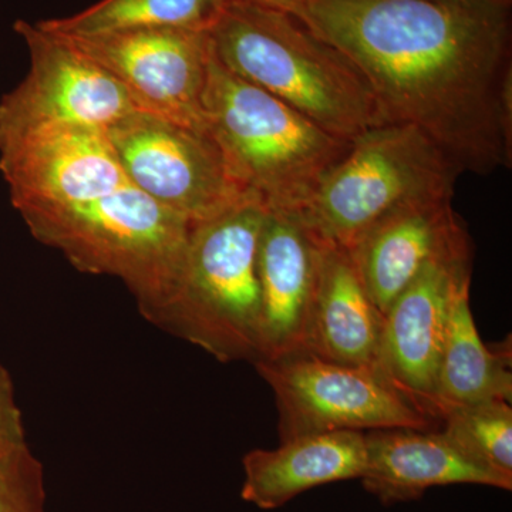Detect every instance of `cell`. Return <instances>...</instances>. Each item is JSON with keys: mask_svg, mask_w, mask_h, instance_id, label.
<instances>
[{"mask_svg": "<svg viewBox=\"0 0 512 512\" xmlns=\"http://www.w3.org/2000/svg\"><path fill=\"white\" fill-rule=\"evenodd\" d=\"M471 282L451 305L436 382L437 419L454 407L512 399L510 346L493 350L481 340L470 308Z\"/></svg>", "mask_w": 512, "mask_h": 512, "instance_id": "ac0fdd59", "label": "cell"}, {"mask_svg": "<svg viewBox=\"0 0 512 512\" xmlns=\"http://www.w3.org/2000/svg\"><path fill=\"white\" fill-rule=\"evenodd\" d=\"M366 431H330L281 441L274 450L249 451L242 460V500L276 510L312 488L362 478Z\"/></svg>", "mask_w": 512, "mask_h": 512, "instance_id": "2e32d148", "label": "cell"}, {"mask_svg": "<svg viewBox=\"0 0 512 512\" xmlns=\"http://www.w3.org/2000/svg\"><path fill=\"white\" fill-rule=\"evenodd\" d=\"M363 487L380 503L416 501L433 487L476 484L512 490V477L468 456L440 430L366 431Z\"/></svg>", "mask_w": 512, "mask_h": 512, "instance_id": "9a60e30c", "label": "cell"}, {"mask_svg": "<svg viewBox=\"0 0 512 512\" xmlns=\"http://www.w3.org/2000/svg\"><path fill=\"white\" fill-rule=\"evenodd\" d=\"M18 212L36 241L83 274L120 279L144 318L173 288L194 227L131 183L93 200Z\"/></svg>", "mask_w": 512, "mask_h": 512, "instance_id": "5b68a950", "label": "cell"}, {"mask_svg": "<svg viewBox=\"0 0 512 512\" xmlns=\"http://www.w3.org/2000/svg\"><path fill=\"white\" fill-rule=\"evenodd\" d=\"M26 441L25 423L16 400L15 383L5 366L0 363V447Z\"/></svg>", "mask_w": 512, "mask_h": 512, "instance_id": "7402d4cb", "label": "cell"}, {"mask_svg": "<svg viewBox=\"0 0 512 512\" xmlns=\"http://www.w3.org/2000/svg\"><path fill=\"white\" fill-rule=\"evenodd\" d=\"M107 134L127 180L192 225L251 200L207 131L137 113Z\"/></svg>", "mask_w": 512, "mask_h": 512, "instance_id": "ba28073f", "label": "cell"}, {"mask_svg": "<svg viewBox=\"0 0 512 512\" xmlns=\"http://www.w3.org/2000/svg\"><path fill=\"white\" fill-rule=\"evenodd\" d=\"M265 215L248 200L194 225L180 274L148 322L220 362L254 365L261 350L258 241Z\"/></svg>", "mask_w": 512, "mask_h": 512, "instance_id": "277c9868", "label": "cell"}, {"mask_svg": "<svg viewBox=\"0 0 512 512\" xmlns=\"http://www.w3.org/2000/svg\"><path fill=\"white\" fill-rule=\"evenodd\" d=\"M228 2L252 3V5L266 6V8L282 10L299 20H302L306 0H228Z\"/></svg>", "mask_w": 512, "mask_h": 512, "instance_id": "603a6c76", "label": "cell"}, {"mask_svg": "<svg viewBox=\"0 0 512 512\" xmlns=\"http://www.w3.org/2000/svg\"><path fill=\"white\" fill-rule=\"evenodd\" d=\"M0 173L18 211L89 201L130 183L107 131L89 127L0 133Z\"/></svg>", "mask_w": 512, "mask_h": 512, "instance_id": "7c38bea8", "label": "cell"}, {"mask_svg": "<svg viewBox=\"0 0 512 512\" xmlns=\"http://www.w3.org/2000/svg\"><path fill=\"white\" fill-rule=\"evenodd\" d=\"M320 244L293 212L266 211L258 241L259 359L305 352ZM256 360V362H258Z\"/></svg>", "mask_w": 512, "mask_h": 512, "instance_id": "4fadbf2b", "label": "cell"}, {"mask_svg": "<svg viewBox=\"0 0 512 512\" xmlns=\"http://www.w3.org/2000/svg\"><path fill=\"white\" fill-rule=\"evenodd\" d=\"M490 2L500 3V5L511 6V0H490Z\"/></svg>", "mask_w": 512, "mask_h": 512, "instance_id": "cb8c5ba5", "label": "cell"}, {"mask_svg": "<svg viewBox=\"0 0 512 512\" xmlns=\"http://www.w3.org/2000/svg\"><path fill=\"white\" fill-rule=\"evenodd\" d=\"M227 3L228 0H100L76 15L37 23L63 36L160 28L210 32Z\"/></svg>", "mask_w": 512, "mask_h": 512, "instance_id": "d6986e66", "label": "cell"}, {"mask_svg": "<svg viewBox=\"0 0 512 512\" xmlns=\"http://www.w3.org/2000/svg\"><path fill=\"white\" fill-rule=\"evenodd\" d=\"M208 35L214 55L229 72L333 136L355 141L386 124L363 73L295 16L228 2Z\"/></svg>", "mask_w": 512, "mask_h": 512, "instance_id": "7a4b0ae2", "label": "cell"}, {"mask_svg": "<svg viewBox=\"0 0 512 512\" xmlns=\"http://www.w3.org/2000/svg\"><path fill=\"white\" fill-rule=\"evenodd\" d=\"M30 55L28 76L0 100V133L40 127L109 130L144 113L127 90L66 37L26 20L15 23Z\"/></svg>", "mask_w": 512, "mask_h": 512, "instance_id": "9c48e42d", "label": "cell"}, {"mask_svg": "<svg viewBox=\"0 0 512 512\" xmlns=\"http://www.w3.org/2000/svg\"><path fill=\"white\" fill-rule=\"evenodd\" d=\"M202 113L232 177L266 211H301L352 146L229 72L212 46Z\"/></svg>", "mask_w": 512, "mask_h": 512, "instance_id": "3957f363", "label": "cell"}, {"mask_svg": "<svg viewBox=\"0 0 512 512\" xmlns=\"http://www.w3.org/2000/svg\"><path fill=\"white\" fill-rule=\"evenodd\" d=\"M440 424L441 433L468 456L512 477L511 402L488 400L454 407L441 416Z\"/></svg>", "mask_w": 512, "mask_h": 512, "instance_id": "ffe728a7", "label": "cell"}, {"mask_svg": "<svg viewBox=\"0 0 512 512\" xmlns=\"http://www.w3.org/2000/svg\"><path fill=\"white\" fill-rule=\"evenodd\" d=\"M302 22L363 73L384 123L419 128L461 174L511 168L510 6L306 0Z\"/></svg>", "mask_w": 512, "mask_h": 512, "instance_id": "6da1fadb", "label": "cell"}, {"mask_svg": "<svg viewBox=\"0 0 512 512\" xmlns=\"http://www.w3.org/2000/svg\"><path fill=\"white\" fill-rule=\"evenodd\" d=\"M383 322V313L367 293L352 255L320 244L305 352L342 365L376 367Z\"/></svg>", "mask_w": 512, "mask_h": 512, "instance_id": "e0dca14e", "label": "cell"}, {"mask_svg": "<svg viewBox=\"0 0 512 512\" xmlns=\"http://www.w3.org/2000/svg\"><path fill=\"white\" fill-rule=\"evenodd\" d=\"M460 175L419 128L382 124L352 141L296 217L319 244L352 251L400 208L453 200Z\"/></svg>", "mask_w": 512, "mask_h": 512, "instance_id": "8992f818", "label": "cell"}, {"mask_svg": "<svg viewBox=\"0 0 512 512\" xmlns=\"http://www.w3.org/2000/svg\"><path fill=\"white\" fill-rule=\"evenodd\" d=\"M473 275V242L430 262L384 313L376 369L437 419L436 382L454 296Z\"/></svg>", "mask_w": 512, "mask_h": 512, "instance_id": "8fae6325", "label": "cell"}, {"mask_svg": "<svg viewBox=\"0 0 512 512\" xmlns=\"http://www.w3.org/2000/svg\"><path fill=\"white\" fill-rule=\"evenodd\" d=\"M254 366L275 394L281 441L330 431L437 427L376 367L342 365L308 352Z\"/></svg>", "mask_w": 512, "mask_h": 512, "instance_id": "52a82bcc", "label": "cell"}, {"mask_svg": "<svg viewBox=\"0 0 512 512\" xmlns=\"http://www.w3.org/2000/svg\"><path fill=\"white\" fill-rule=\"evenodd\" d=\"M0 512H46L45 470L28 443L0 447Z\"/></svg>", "mask_w": 512, "mask_h": 512, "instance_id": "44dd1931", "label": "cell"}, {"mask_svg": "<svg viewBox=\"0 0 512 512\" xmlns=\"http://www.w3.org/2000/svg\"><path fill=\"white\" fill-rule=\"evenodd\" d=\"M468 242L470 235L451 200H434L393 212L348 252L384 316L430 262Z\"/></svg>", "mask_w": 512, "mask_h": 512, "instance_id": "5bb4252c", "label": "cell"}, {"mask_svg": "<svg viewBox=\"0 0 512 512\" xmlns=\"http://www.w3.org/2000/svg\"><path fill=\"white\" fill-rule=\"evenodd\" d=\"M63 37L107 70L144 113L207 131L202 94L211 57L208 32L160 28Z\"/></svg>", "mask_w": 512, "mask_h": 512, "instance_id": "30bf717a", "label": "cell"}]
</instances>
